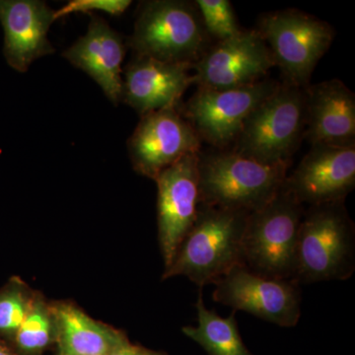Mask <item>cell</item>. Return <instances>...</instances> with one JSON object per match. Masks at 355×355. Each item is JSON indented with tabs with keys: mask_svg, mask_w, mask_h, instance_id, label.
Masks as SVG:
<instances>
[{
	"mask_svg": "<svg viewBox=\"0 0 355 355\" xmlns=\"http://www.w3.org/2000/svg\"><path fill=\"white\" fill-rule=\"evenodd\" d=\"M250 212L200 202L197 218L162 280L188 277L202 288L243 265V239Z\"/></svg>",
	"mask_w": 355,
	"mask_h": 355,
	"instance_id": "1",
	"label": "cell"
},
{
	"mask_svg": "<svg viewBox=\"0 0 355 355\" xmlns=\"http://www.w3.org/2000/svg\"><path fill=\"white\" fill-rule=\"evenodd\" d=\"M354 272L355 227L345 203L308 207L299 229L292 282H343Z\"/></svg>",
	"mask_w": 355,
	"mask_h": 355,
	"instance_id": "2",
	"label": "cell"
},
{
	"mask_svg": "<svg viewBox=\"0 0 355 355\" xmlns=\"http://www.w3.org/2000/svg\"><path fill=\"white\" fill-rule=\"evenodd\" d=\"M289 166L259 162L230 150L198 153V182L203 205L252 212L284 187Z\"/></svg>",
	"mask_w": 355,
	"mask_h": 355,
	"instance_id": "3",
	"label": "cell"
},
{
	"mask_svg": "<svg viewBox=\"0 0 355 355\" xmlns=\"http://www.w3.org/2000/svg\"><path fill=\"white\" fill-rule=\"evenodd\" d=\"M306 91L288 83L259 105L245 121L232 151L270 165H291L304 139Z\"/></svg>",
	"mask_w": 355,
	"mask_h": 355,
	"instance_id": "4",
	"label": "cell"
},
{
	"mask_svg": "<svg viewBox=\"0 0 355 355\" xmlns=\"http://www.w3.org/2000/svg\"><path fill=\"white\" fill-rule=\"evenodd\" d=\"M304 205L284 187L261 209L250 212L243 239V266L277 279L292 280Z\"/></svg>",
	"mask_w": 355,
	"mask_h": 355,
	"instance_id": "5",
	"label": "cell"
},
{
	"mask_svg": "<svg viewBox=\"0 0 355 355\" xmlns=\"http://www.w3.org/2000/svg\"><path fill=\"white\" fill-rule=\"evenodd\" d=\"M198 12L186 1H147L140 9L130 46L137 57L193 65L202 57L205 44Z\"/></svg>",
	"mask_w": 355,
	"mask_h": 355,
	"instance_id": "6",
	"label": "cell"
},
{
	"mask_svg": "<svg viewBox=\"0 0 355 355\" xmlns=\"http://www.w3.org/2000/svg\"><path fill=\"white\" fill-rule=\"evenodd\" d=\"M286 83L301 89L310 86L318 62L330 49L335 31L328 23L296 10L263 15L259 30Z\"/></svg>",
	"mask_w": 355,
	"mask_h": 355,
	"instance_id": "7",
	"label": "cell"
},
{
	"mask_svg": "<svg viewBox=\"0 0 355 355\" xmlns=\"http://www.w3.org/2000/svg\"><path fill=\"white\" fill-rule=\"evenodd\" d=\"M280 84L261 80L242 87L198 89L184 107V116L198 139L225 150L234 144L245 121Z\"/></svg>",
	"mask_w": 355,
	"mask_h": 355,
	"instance_id": "8",
	"label": "cell"
},
{
	"mask_svg": "<svg viewBox=\"0 0 355 355\" xmlns=\"http://www.w3.org/2000/svg\"><path fill=\"white\" fill-rule=\"evenodd\" d=\"M212 299L263 321L292 328L301 317L299 284L289 279L263 277L243 265L235 266L214 284Z\"/></svg>",
	"mask_w": 355,
	"mask_h": 355,
	"instance_id": "9",
	"label": "cell"
},
{
	"mask_svg": "<svg viewBox=\"0 0 355 355\" xmlns=\"http://www.w3.org/2000/svg\"><path fill=\"white\" fill-rule=\"evenodd\" d=\"M198 153L184 155L154 180L158 189V239L165 270L195 223L202 202Z\"/></svg>",
	"mask_w": 355,
	"mask_h": 355,
	"instance_id": "10",
	"label": "cell"
},
{
	"mask_svg": "<svg viewBox=\"0 0 355 355\" xmlns=\"http://www.w3.org/2000/svg\"><path fill=\"white\" fill-rule=\"evenodd\" d=\"M128 146L133 169L155 180L184 155L200 153V139L174 107L141 116Z\"/></svg>",
	"mask_w": 355,
	"mask_h": 355,
	"instance_id": "11",
	"label": "cell"
},
{
	"mask_svg": "<svg viewBox=\"0 0 355 355\" xmlns=\"http://www.w3.org/2000/svg\"><path fill=\"white\" fill-rule=\"evenodd\" d=\"M275 67L272 53L258 31H241L219 42L193 65V83L198 89L242 87L263 80Z\"/></svg>",
	"mask_w": 355,
	"mask_h": 355,
	"instance_id": "12",
	"label": "cell"
},
{
	"mask_svg": "<svg viewBox=\"0 0 355 355\" xmlns=\"http://www.w3.org/2000/svg\"><path fill=\"white\" fill-rule=\"evenodd\" d=\"M284 187L302 205L345 202L355 187V146H312Z\"/></svg>",
	"mask_w": 355,
	"mask_h": 355,
	"instance_id": "13",
	"label": "cell"
},
{
	"mask_svg": "<svg viewBox=\"0 0 355 355\" xmlns=\"http://www.w3.org/2000/svg\"><path fill=\"white\" fill-rule=\"evenodd\" d=\"M53 14L39 0H0L3 55L9 67L24 73L33 62L55 53L48 40Z\"/></svg>",
	"mask_w": 355,
	"mask_h": 355,
	"instance_id": "14",
	"label": "cell"
},
{
	"mask_svg": "<svg viewBox=\"0 0 355 355\" xmlns=\"http://www.w3.org/2000/svg\"><path fill=\"white\" fill-rule=\"evenodd\" d=\"M193 65L137 57L123 72L121 100L141 116L174 108L193 83Z\"/></svg>",
	"mask_w": 355,
	"mask_h": 355,
	"instance_id": "15",
	"label": "cell"
},
{
	"mask_svg": "<svg viewBox=\"0 0 355 355\" xmlns=\"http://www.w3.org/2000/svg\"><path fill=\"white\" fill-rule=\"evenodd\" d=\"M304 137L312 146H355V96L338 79L306 89Z\"/></svg>",
	"mask_w": 355,
	"mask_h": 355,
	"instance_id": "16",
	"label": "cell"
},
{
	"mask_svg": "<svg viewBox=\"0 0 355 355\" xmlns=\"http://www.w3.org/2000/svg\"><path fill=\"white\" fill-rule=\"evenodd\" d=\"M125 55L120 35L103 18L92 15L87 33L64 51L62 57L92 77L110 101L118 104L123 93L121 64Z\"/></svg>",
	"mask_w": 355,
	"mask_h": 355,
	"instance_id": "17",
	"label": "cell"
},
{
	"mask_svg": "<svg viewBox=\"0 0 355 355\" xmlns=\"http://www.w3.org/2000/svg\"><path fill=\"white\" fill-rule=\"evenodd\" d=\"M58 355H106L127 336L69 302L51 304Z\"/></svg>",
	"mask_w": 355,
	"mask_h": 355,
	"instance_id": "18",
	"label": "cell"
},
{
	"mask_svg": "<svg viewBox=\"0 0 355 355\" xmlns=\"http://www.w3.org/2000/svg\"><path fill=\"white\" fill-rule=\"evenodd\" d=\"M198 326L182 329L184 336L198 343L209 355H254L243 343L238 331L235 311L228 318L209 310L200 292L197 303Z\"/></svg>",
	"mask_w": 355,
	"mask_h": 355,
	"instance_id": "19",
	"label": "cell"
},
{
	"mask_svg": "<svg viewBox=\"0 0 355 355\" xmlns=\"http://www.w3.org/2000/svg\"><path fill=\"white\" fill-rule=\"evenodd\" d=\"M53 342L55 330L51 304L41 294L36 293L19 329L9 343L22 355H38Z\"/></svg>",
	"mask_w": 355,
	"mask_h": 355,
	"instance_id": "20",
	"label": "cell"
},
{
	"mask_svg": "<svg viewBox=\"0 0 355 355\" xmlns=\"http://www.w3.org/2000/svg\"><path fill=\"white\" fill-rule=\"evenodd\" d=\"M36 292L19 277L0 289V338L10 343L27 314Z\"/></svg>",
	"mask_w": 355,
	"mask_h": 355,
	"instance_id": "21",
	"label": "cell"
},
{
	"mask_svg": "<svg viewBox=\"0 0 355 355\" xmlns=\"http://www.w3.org/2000/svg\"><path fill=\"white\" fill-rule=\"evenodd\" d=\"M196 6L202 16L203 27L218 40V43L234 38L241 33L228 0H198Z\"/></svg>",
	"mask_w": 355,
	"mask_h": 355,
	"instance_id": "22",
	"label": "cell"
},
{
	"mask_svg": "<svg viewBox=\"0 0 355 355\" xmlns=\"http://www.w3.org/2000/svg\"><path fill=\"white\" fill-rule=\"evenodd\" d=\"M132 4L130 0H71L55 11L53 19L58 20L72 13H89L103 11L112 16L121 15Z\"/></svg>",
	"mask_w": 355,
	"mask_h": 355,
	"instance_id": "23",
	"label": "cell"
},
{
	"mask_svg": "<svg viewBox=\"0 0 355 355\" xmlns=\"http://www.w3.org/2000/svg\"><path fill=\"white\" fill-rule=\"evenodd\" d=\"M144 350L141 347L132 345L128 338H125L106 355H144Z\"/></svg>",
	"mask_w": 355,
	"mask_h": 355,
	"instance_id": "24",
	"label": "cell"
},
{
	"mask_svg": "<svg viewBox=\"0 0 355 355\" xmlns=\"http://www.w3.org/2000/svg\"><path fill=\"white\" fill-rule=\"evenodd\" d=\"M0 355H22L10 343L0 338Z\"/></svg>",
	"mask_w": 355,
	"mask_h": 355,
	"instance_id": "25",
	"label": "cell"
},
{
	"mask_svg": "<svg viewBox=\"0 0 355 355\" xmlns=\"http://www.w3.org/2000/svg\"><path fill=\"white\" fill-rule=\"evenodd\" d=\"M144 355H162V354H156V352H149V350L144 349Z\"/></svg>",
	"mask_w": 355,
	"mask_h": 355,
	"instance_id": "26",
	"label": "cell"
}]
</instances>
